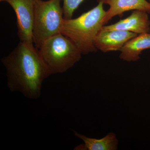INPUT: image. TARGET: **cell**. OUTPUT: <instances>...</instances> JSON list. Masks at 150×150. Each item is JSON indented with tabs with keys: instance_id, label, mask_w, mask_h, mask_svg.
Returning a JSON list of instances; mask_svg holds the SVG:
<instances>
[{
	"instance_id": "obj_12",
	"label": "cell",
	"mask_w": 150,
	"mask_h": 150,
	"mask_svg": "<svg viewBox=\"0 0 150 150\" xmlns=\"http://www.w3.org/2000/svg\"><path fill=\"white\" fill-rule=\"evenodd\" d=\"M5 1V0H0L1 1Z\"/></svg>"
},
{
	"instance_id": "obj_5",
	"label": "cell",
	"mask_w": 150,
	"mask_h": 150,
	"mask_svg": "<svg viewBox=\"0 0 150 150\" xmlns=\"http://www.w3.org/2000/svg\"><path fill=\"white\" fill-rule=\"evenodd\" d=\"M15 12L18 35L20 41L33 44L35 0H5Z\"/></svg>"
},
{
	"instance_id": "obj_13",
	"label": "cell",
	"mask_w": 150,
	"mask_h": 150,
	"mask_svg": "<svg viewBox=\"0 0 150 150\" xmlns=\"http://www.w3.org/2000/svg\"><path fill=\"white\" fill-rule=\"evenodd\" d=\"M148 1L150 3V0H148Z\"/></svg>"
},
{
	"instance_id": "obj_9",
	"label": "cell",
	"mask_w": 150,
	"mask_h": 150,
	"mask_svg": "<svg viewBox=\"0 0 150 150\" xmlns=\"http://www.w3.org/2000/svg\"><path fill=\"white\" fill-rule=\"evenodd\" d=\"M150 49V33H142L131 38L120 50V59L127 62L140 59L142 51Z\"/></svg>"
},
{
	"instance_id": "obj_6",
	"label": "cell",
	"mask_w": 150,
	"mask_h": 150,
	"mask_svg": "<svg viewBox=\"0 0 150 150\" xmlns=\"http://www.w3.org/2000/svg\"><path fill=\"white\" fill-rule=\"evenodd\" d=\"M138 34L119 30H101L97 35L95 46L103 52L120 51L129 40Z\"/></svg>"
},
{
	"instance_id": "obj_1",
	"label": "cell",
	"mask_w": 150,
	"mask_h": 150,
	"mask_svg": "<svg viewBox=\"0 0 150 150\" xmlns=\"http://www.w3.org/2000/svg\"><path fill=\"white\" fill-rule=\"evenodd\" d=\"M1 62L11 91L18 92L30 99L40 97L43 81L52 74L33 44L20 41Z\"/></svg>"
},
{
	"instance_id": "obj_3",
	"label": "cell",
	"mask_w": 150,
	"mask_h": 150,
	"mask_svg": "<svg viewBox=\"0 0 150 150\" xmlns=\"http://www.w3.org/2000/svg\"><path fill=\"white\" fill-rule=\"evenodd\" d=\"M52 75L66 72L81 58V52L69 37L62 33L45 40L38 48Z\"/></svg>"
},
{
	"instance_id": "obj_8",
	"label": "cell",
	"mask_w": 150,
	"mask_h": 150,
	"mask_svg": "<svg viewBox=\"0 0 150 150\" xmlns=\"http://www.w3.org/2000/svg\"><path fill=\"white\" fill-rule=\"evenodd\" d=\"M109 6L103 20L105 25L114 17L122 16L128 11L141 10L150 14V3L147 0H98Z\"/></svg>"
},
{
	"instance_id": "obj_7",
	"label": "cell",
	"mask_w": 150,
	"mask_h": 150,
	"mask_svg": "<svg viewBox=\"0 0 150 150\" xmlns=\"http://www.w3.org/2000/svg\"><path fill=\"white\" fill-rule=\"evenodd\" d=\"M149 14L144 11L134 10L128 17L120 20L113 24L104 25L101 30H126L138 35L150 33V20Z\"/></svg>"
},
{
	"instance_id": "obj_4",
	"label": "cell",
	"mask_w": 150,
	"mask_h": 150,
	"mask_svg": "<svg viewBox=\"0 0 150 150\" xmlns=\"http://www.w3.org/2000/svg\"><path fill=\"white\" fill-rule=\"evenodd\" d=\"M61 0H35L33 35L38 49L43 42L61 33L64 18Z\"/></svg>"
},
{
	"instance_id": "obj_2",
	"label": "cell",
	"mask_w": 150,
	"mask_h": 150,
	"mask_svg": "<svg viewBox=\"0 0 150 150\" xmlns=\"http://www.w3.org/2000/svg\"><path fill=\"white\" fill-rule=\"evenodd\" d=\"M96 6L76 18L65 19L61 33L70 38L82 55L96 52L95 46L97 35L103 26L106 14L103 3L98 1Z\"/></svg>"
},
{
	"instance_id": "obj_11",
	"label": "cell",
	"mask_w": 150,
	"mask_h": 150,
	"mask_svg": "<svg viewBox=\"0 0 150 150\" xmlns=\"http://www.w3.org/2000/svg\"><path fill=\"white\" fill-rule=\"evenodd\" d=\"M63 9L65 19L72 18L73 14L84 0H63Z\"/></svg>"
},
{
	"instance_id": "obj_10",
	"label": "cell",
	"mask_w": 150,
	"mask_h": 150,
	"mask_svg": "<svg viewBox=\"0 0 150 150\" xmlns=\"http://www.w3.org/2000/svg\"><path fill=\"white\" fill-rule=\"evenodd\" d=\"M75 136L82 140L84 144L77 146L74 150H116L118 148V140L112 132L100 139L89 138L76 132Z\"/></svg>"
}]
</instances>
